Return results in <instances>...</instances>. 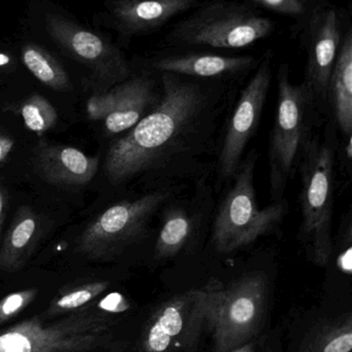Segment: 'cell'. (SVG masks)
I'll return each mask as SVG.
<instances>
[{
	"label": "cell",
	"mask_w": 352,
	"mask_h": 352,
	"mask_svg": "<svg viewBox=\"0 0 352 352\" xmlns=\"http://www.w3.org/2000/svg\"><path fill=\"white\" fill-rule=\"evenodd\" d=\"M227 352H256L254 351L253 346L252 344H246L242 345V346L237 347V349H231V351Z\"/></svg>",
	"instance_id": "30"
},
{
	"label": "cell",
	"mask_w": 352,
	"mask_h": 352,
	"mask_svg": "<svg viewBox=\"0 0 352 352\" xmlns=\"http://www.w3.org/2000/svg\"><path fill=\"white\" fill-rule=\"evenodd\" d=\"M272 51H268L258 61L229 119L219 158V171L223 178L235 175L246 146L260 124L272 82Z\"/></svg>",
	"instance_id": "11"
},
{
	"label": "cell",
	"mask_w": 352,
	"mask_h": 352,
	"mask_svg": "<svg viewBox=\"0 0 352 352\" xmlns=\"http://www.w3.org/2000/svg\"><path fill=\"white\" fill-rule=\"evenodd\" d=\"M45 28L50 36L76 61L92 70L93 74L109 84L127 80L130 67L121 52L92 31L58 16H45Z\"/></svg>",
	"instance_id": "12"
},
{
	"label": "cell",
	"mask_w": 352,
	"mask_h": 352,
	"mask_svg": "<svg viewBox=\"0 0 352 352\" xmlns=\"http://www.w3.org/2000/svg\"><path fill=\"white\" fill-rule=\"evenodd\" d=\"M208 287V329L213 334L215 352H227L246 344L264 324L268 295L266 276L260 272L249 273L229 287L213 279Z\"/></svg>",
	"instance_id": "7"
},
{
	"label": "cell",
	"mask_w": 352,
	"mask_h": 352,
	"mask_svg": "<svg viewBox=\"0 0 352 352\" xmlns=\"http://www.w3.org/2000/svg\"><path fill=\"white\" fill-rule=\"evenodd\" d=\"M167 196V192H155L109 207L89 223L79 239L76 250L93 260L118 256L146 233L151 217Z\"/></svg>",
	"instance_id": "9"
},
{
	"label": "cell",
	"mask_w": 352,
	"mask_h": 352,
	"mask_svg": "<svg viewBox=\"0 0 352 352\" xmlns=\"http://www.w3.org/2000/svg\"><path fill=\"white\" fill-rule=\"evenodd\" d=\"M346 14L330 0H320L296 36L307 54L306 82L316 98H326L329 80L340 51Z\"/></svg>",
	"instance_id": "10"
},
{
	"label": "cell",
	"mask_w": 352,
	"mask_h": 352,
	"mask_svg": "<svg viewBox=\"0 0 352 352\" xmlns=\"http://www.w3.org/2000/svg\"><path fill=\"white\" fill-rule=\"evenodd\" d=\"M351 250V246L349 245V248L344 252H341L340 256H338V260H337L339 269L347 275H351L352 271Z\"/></svg>",
	"instance_id": "27"
},
{
	"label": "cell",
	"mask_w": 352,
	"mask_h": 352,
	"mask_svg": "<svg viewBox=\"0 0 352 352\" xmlns=\"http://www.w3.org/2000/svg\"><path fill=\"white\" fill-rule=\"evenodd\" d=\"M335 155L328 144H306L299 166L302 223L299 239L314 264L326 267L333 252Z\"/></svg>",
	"instance_id": "6"
},
{
	"label": "cell",
	"mask_w": 352,
	"mask_h": 352,
	"mask_svg": "<svg viewBox=\"0 0 352 352\" xmlns=\"http://www.w3.org/2000/svg\"><path fill=\"white\" fill-rule=\"evenodd\" d=\"M117 326L94 304L55 322L32 316L0 331V352H130Z\"/></svg>",
	"instance_id": "2"
},
{
	"label": "cell",
	"mask_w": 352,
	"mask_h": 352,
	"mask_svg": "<svg viewBox=\"0 0 352 352\" xmlns=\"http://www.w3.org/2000/svg\"><path fill=\"white\" fill-rule=\"evenodd\" d=\"M4 217H6V192L0 184V233H1Z\"/></svg>",
	"instance_id": "29"
},
{
	"label": "cell",
	"mask_w": 352,
	"mask_h": 352,
	"mask_svg": "<svg viewBox=\"0 0 352 352\" xmlns=\"http://www.w3.org/2000/svg\"><path fill=\"white\" fill-rule=\"evenodd\" d=\"M22 60L27 69L41 84L56 91H68L72 88L70 78L61 64L43 47L33 43L22 49Z\"/></svg>",
	"instance_id": "20"
},
{
	"label": "cell",
	"mask_w": 352,
	"mask_h": 352,
	"mask_svg": "<svg viewBox=\"0 0 352 352\" xmlns=\"http://www.w3.org/2000/svg\"><path fill=\"white\" fill-rule=\"evenodd\" d=\"M39 227V219L32 210H19L2 242L0 270L12 273L23 268L34 248Z\"/></svg>",
	"instance_id": "18"
},
{
	"label": "cell",
	"mask_w": 352,
	"mask_h": 352,
	"mask_svg": "<svg viewBox=\"0 0 352 352\" xmlns=\"http://www.w3.org/2000/svg\"><path fill=\"white\" fill-rule=\"evenodd\" d=\"M35 165L41 177L55 186H85L99 169V159L85 155L82 151L68 146L37 148Z\"/></svg>",
	"instance_id": "16"
},
{
	"label": "cell",
	"mask_w": 352,
	"mask_h": 352,
	"mask_svg": "<svg viewBox=\"0 0 352 352\" xmlns=\"http://www.w3.org/2000/svg\"><path fill=\"white\" fill-rule=\"evenodd\" d=\"M163 37L178 49H245L274 32L276 23L247 1H200Z\"/></svg>",
	"instance_id": "3"
},
{
	"label": "cell",
	"mask_w": 352,
	"mask_h": 352,
	"mask_svg": "<svg viewBox=\"0 0 352 352\" xmlns=\"http://www.w3.org/2000/svg\"><path fill=\"white\" fill-rule=\"evenodd\" d=\"M351 349L352 316L349 314L313 327L298 352H351Z\"/></svg>",
	"instance_id": "19"
},
{
	"label": "cell",
	"mask_w": 352,
	"mask_h": 352,
	"mask_svg": "<svg viewBox=\"0 0 352 352\" xmlns=\"http://www.w3.org/2000/svg\"><path fill=\"white\" fill-rule=\"evenodd\" d=\"M208 285L175 296L157 307L149 318L136 352H194L208 329Z\"/></svg>",
	"instance_id": "8"
},
{
	"label": "cell",
	"mask_w": 352,
	"mask_h": 352,
	"mask_svg": "<svg viewBox=\"0 0 352 352\" xmlns=\"http://www.w3.org/2000/svg\"><path fill=\"white\" fill-rule=\"evenodd\" d=\"M202 0H111L114 24L126 36L156 32L176 16L189 12Z\"/></svg>",
	"instance_id": "14"
},
{
	"label": "cell",
	"mask_w": 352,
	"mask_h": 352,
	"mask_svg": "<svg viewBox=\"0 0 352 352\" xmlns=\"http://www.w3.org/2000/svg\"><path fill=\"white\" fill-rule=\"evenodd\" d=\"M37 289H28L14 292L0 300V324L18 316L37 298Z\"/></svg>",
	"instance_id": "25"
},
{
	"label": "cell",
	"mask_w": 352,
	"mask_h": 352,
	"mask_svg": "<svg viewBox=\"0 0 352 352\" xmlns=\"http://www.w3.org/2000/svg\"><path fill=\"white\" fill-rule=\"evenodd\" d=\"M327 97L344 138L352 136V27H347L329 80Z\"/></svg>",
	"instance_id": "17"
},
{
	"label": "cell",
	"mask_w": 352,
	"mask_h": 352,
	"mask_svg": "<svg viewBox=\"0 0 352 352\" xmlns=\"http://www.w3.org/2000/svg\"><path fill=\"white\" fill-rule=\"evenodd\" d=\"M280 16H287L293 23V33L298 34L307 22L320 0H246Z\"/></svg>",
	"instance_id": "24"
},
{
	"label": "cell",
	"mask_w": 352,
	"mask_h": 352,
	"mask_svg": "<svg viewBox=\"0 0 352 352\" xmlns=\"http://www.w3.org/2000/svg\"><path fill=\"white\" fill-rule=\"evenodd\" d=\"M99 309L110 314H123L130 309V305L126 298L119 293H112L103 298L96 304Z\"/></svg>",
	"instance_id": "26"
},
{
	"label": "cell",
	"mask_w": 352,
	"mask_h": 352,
	"mask_svg": "<svg viewBox=\"0 0 352 352\" xmlns=\"http://www.w3.org/2000/svg\"><path fill=\"white\" fill-rule=\"evenodd\" d=\"M10 58L8 57V55H4V54H0V67L1 66L6 65V64L10 63Z\"/></svg>",
	"instance_id": "32"
},
{
	"label": "cell",
	"mask_w": 352,
	"mask_h": 352,
	"mask_svg": "<svg viewBox=\"0 0 352 352\" xmlns=\"http://www.w3.org/2000/svg\"><path fill=\"white\" fill-rule=\"evenodd\" d=\"M258 154L250 153L240 163L235 182L223 199L213 227V245L219 254L237 252L272 233L289 212L285 199L258 208L254 171Z\"/></svg>",
	"instance_id": "4"
},
{
	"label": "cell",
	"mask_w": 352,
	"mask_h": 352,
	"mask_svg": "<svg viewBox=\"0 0 352 352\" xmlns=\"http://www.w3.org/2000/svg\"><path fill=\"white\" fill-rule=\"evenodd\" d=\"M345 150H346L345 153H346L347 159L351 161L352 158V136L347 138L346 148H345Z\"/></svg>",
	"instance_id": "31"
},
{
	"label": "cell",
	"mask_w": 352,
	"mask_h": 352,
	"mask_svg": "<svg viewBox=\"0 0 352 352\" xmlns=\"http://www.w3.org/2000/svg\"><path fill=\"white\" fill-rule=\"evenodd\" d=\"M14 142L8 136L0 135V162H4L14 148Z\"/></svg>",
	"instance_id": "28"
},
{
	"label": "cell",
	"mask_w": 352,
	"mask_h": 352,
	"mask_svg": "<svg viewBox=\"0 0 352 352\" xmlns=\"http://www.w3.org/2000/svg\"><path fill=\"white\" fill-rule=\"evenodd\" d=\"M161 74V100L107 152L105 173L113 182H125L154 166L202 107L198 85L176 74Z\"/></svg>",
	"instance_id": "1"
},
{
	"label": "cell",
	"mask_w": 352,
	"mask_h": 352,
	"mask_svg": "<svg viewBox=\"0 0 352 352\" xmlns=\"http://www.w3.org/2000/svg\"><path fill=\"white\" fill-rule=\"evenodd\" d=\"M27 129L41 135L55 126L58 113L55 107L39 94L29 96L19 109Z\"/></svg>",
	"instance_id": "23"
},
{
	"label": "cell",
	"mask_w": 352,
	"mask_h": 352,
	"mask_svg": "<svg viewBox=\"0 0 352 352\" xmlns=\"http://www.w3.org/2000/svg\"><path fill=\"white\" fill-rule=\"evenodd\" d=\"M278 98L269 148L271 200L283 199L285 188L299 166L308 140V113L315 100L305 82L293 84L287 63L278 70Z\"/></svg>",
	"instance_id": "5"
},
{
	"label": "cell",
	"mask_w": 352,
	"mask_h": 352,
	"mask_svg": "<svg viewBox=\"0 0 352 352\" xmlns=\"http://www.w3.org/2000/svg\"><path fill=\"white\" fill-rule=\"evenodd\" d=\"M253 56H231L209 52H189L161 56L153 61L159 72L192 78H215L234 76L258 65Z\"/></svg>",
	"instance_id": "15"
},
{
	"label": "cell",
	"mask_w": 352,
	"mask_h": 352,
	"mask_svg": "<svg viewBox=\"0 0 352 352\" xmlns=\"http://www.w3.org/2000/svg\"><path fill=\"white\" fill-rule=\"evenodd\" d=\"M109 285L107 281H94L66 289L51 302L47 314L55 316L81 309L107 291Z\"/></svg>",
	"instance_id": "22"
},
{
	"label": "cell",
	"mask_w": 352,
	"mask_h": 352,
	"mask_svg": "<svg viewBox=\"0 0 352 352\" xmlns=\"http://www.w3.org/2000/svg\"><path fill=\"white\" fill-rule=\"evenodd\" d=\"M191 221L184 211H169L155 244L157 258H167L177 254L187 242L191 233Z\"/></svg>",
	"instance_id": "21"
},
{
	"label": "cell",
	"mask_w": 352,
	"mask_h": 352,
	"mask_svg": "<svg viewBox=\"0 0 352 352\" xmlns=\"http://www.w3.org/2000/svg\"><path fill=\"white\" fill-rule=\"evenodd\" d=\"M154 94L153 80L147 76H136L91 96L87 101V115L91 121L103 122L109 133H122L146 116L154 102Z\"/></svg>",
	"instance_id": "13"
}]
</instances>
